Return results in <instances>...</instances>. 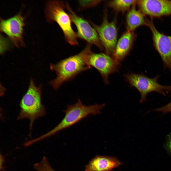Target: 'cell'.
Listing matches in <instances>:
<instances>
[{
	"instance_id": "obj_15",
	"label": "cell",
	"mask_w": 171,
	"mask_h": 171,
	"mask_svg": "<svg viewBox=\"0 0 171 171\" xmlns=\"http://www.w3.org/2000/svg\"><path fill=\"white\" fill-rule=\"evenodd\" d=\"M137 0H113L107 2L108 6L117 12L124 13L136 4Z\"/></svg>"
},
{
	"instance_id": "obj_21",
	"label": "cell",
	"mask_w": 171,
	"mask_h": 171,
	"mask_svg": "<svg viewBox=\"0 0 171 171\" xmlns=\"http://www.w3.org/2000/svg\"><path fill=\"white\" fill-rule=\"evenodd\" d=\"M4 159L3 156L0 154V170H2L3 168V164L4 161Z\"/></svg>"
},
{
	"instance_id": "obj_1",
	"label": "cell",
	"mask_w": 171,
	"mask_h": 171,
	"mask_svg": "<svg viewBox=\"0 0 171 171\" xmlns=\"http://www.w3.org/2000/svg\"><path fill=\"white\" fill-rule=\"evenodd\" d=\"M91 44H88L78 54L62 60L55 64H51L50 69L55 71L56 77L50 83L57 89L62 84L74 78L80 72L91 68L88 57L92 52Z\"/></svg>"
},
{
	"instance_id": "obj_3",
	"label": "cell",
	"mask_w": 171,
	"mask_h": 171,
	"mask_svg": "<svg viewBox=\"0 0 171 171\" xmlns=\"http://www.w3.org/2000/svg\"><path fill=\"white\" fill-rule=\"evenodd\" d=\"M19 106L20 111L17 119L29 120L28 136L31 137L34 122L38 118L44 116L46 113L45 107L41 101V86H36L32 79L27 92L20 101Z\"/></svg>"
},
{
	"instance_id": "obj_9",
	"label": "cell",
	"mask_w": 171,
	"mask_h": 171,
	"mask_svg": "<svg viewBox=\"0 0 171 171\" xmlns=\"http://www.w3.org/2000/svg\"><path fill=\"white\" fill-rule=\"evenodd\" d=\"M88 63L96 69L101 74L104 83H109L108 78L111 74L118 71L119 65L113 57L103 53H95L92 52L88 57Z\"/></svg>"
},
{
	"instance_id": "obj_7",
	"label": "cell",
	"mask_w": 171,
	"mask_h": 171,
	"mask_svg": "<svg viewBox=\"0 0 171 171\" xmlns=\"http://www.w3.org/2000/svg\"><path fill=\"white\" fill-rule=\"evenodd\" d=\"M65 6L71 21L76 27L77 37L86 41L89 44L95 45L101 50H104L98 33L94 27H91L85 19L78 16L67 2L65 4Z\"/></svg>"
},
{
	"instance_id": "obj_20",
	"label": "cell",
	"mask_w": 171,
	"mask_h": 171,
	"mask_svg": "<svg viewBox=\"0 0 171 171\" xmlns=\"http://www.w3.org/2000/svg\"><path fill=\"white\" fill-rule=\"evenodd\" d=\"M167 142L166 144V147L167 149L171 153V134H169L168 136Z\"/></svg>"
},
{
	"instance_id": "obj_14",
	"label": "cell",
	"mask_w": 171,
	"mask_h": 171,
	"mask_svg": "<svg viewBox=\"0 0 171 171\" xmlns=\"http://www.w3.org/2000/svg\"><path fill=\"white\" fill-rule=\"evenodd\" d=\"M134 4L128 11L126 17V26L127 30L134 32L139 27L146 24V19L144 14L139 10H136Z\"/></svg>"
},
{
	"instance_id": "obj_10",
	"label": "cell",
	"mask_w": 171,
	"mask_h": 171,
	"mask_svg": "<svg viewBox=\"0 0 171 171\" xmlns=\"http://www.w3.org/2000/svg\"><path fill=\"white\" fill-rule=\"evenodd\" d=\"M146 25L151 31L154 46L164 65L171 71V36L160 32L151 20L147 19Z\"/></svg>"
},
{
	"instance_id": "obj_16",
	"label": "cell",
	"mask_w": 171,
	"mask_h": 171,
	"mask_svg": "<svg viewBox=\"0 0 171 171\" xmlns=\"http://www.w3.org/2000/svg\"><path fill=\"white\" fill-rule=\"evenodd\" d=\"M34 167L37 171H56L51 166L45 156L43 157L40 162L34 164Z\"/></svg>"
},
{
	"instance_id": "obj_11",
	"label": "cell",
	"mask_w": 171,
	"mask_h": 171,
	"mask_svg": "<svg viewBox=\"0 0 171 171\" xmlns=\"http://www.w3.org/2000/svg\"><path fill=\"white\" fill-rule=\"evenodd\" d=\"M136 4L144 15L157 17L171 15V0H138Z\"/></svg>"
},
{
	"instance_id": "obj_2",
	"label": "cell",
	"mask_w": 171,
	"mask_h": 171,
	"mask_svg": "<svg viewBox=\"0 0 171 171\" xmlns=\"http://www.w3.org/2000/svg\"><path fill=\"white\" fill-rule=\"evenodd\" d=\"M104 103L88 106L83 104L78 99L75 103L69 104L64 111L65 116L55 128L47 133L37 138L39 141L55 134L69 128L89 115H95L100 114V111L105 106Z\"/></svg>"
},
{
	"instance_id": "obj_22",
	"label": "cell",
	"mask_w": 171,
	"mask_h": 171,
	"mask_svg": "<svg viewBox=\"0 0 171 171\" xmlns=\"http://www.w3.org/2000/svg\"></svg>"
},
{
	"instance_id": "obj_5",
	"label": "cell",
	"mask_w": 171,
	"mask_h": 171,
	"mask_svg": "<svg viewBox=\"0 0 171 171\" xmlns=\"http://www.w3.org/2000/svg\"><path fill=\"white\" fill-rule=\"evenodd\" d=\"M124 76L131 86L135 88L139 92L140 103L146 100L147 96L150 92H156L165 95V91H171L170 86L162 85L158 83V76L151 78L143 74L130 73L125 75Z\"/></svg>"
},
{
	"instance_id": "obj_19",
	"label": "cell",
	"mask_w": 171,
	"mask_h": 171,
	"mask_svg": "<svg viewBox=\"0 0 171 171\" xmlns=\"http://www.w3.org/2000/svg\"><path fill=\"white\" fill-rule=\"evenodd\" d=\"M152 111L162 112L165 114L171 112V102L162 107L155 109Z\"/></svg>"
},
{
	"instance_id": "obj_17",
	"label": "cell",
	"mask_w": 171,
	"mask_h": 171,
	"mask_svg": "<svg viewBox=\"0 0 171 171\" xmlns=\"http://www.w3.org/2000/svg\"><path fill=\"white\" fill-rule=\"evenodd\" d=\"M102 0H79V3L80 6L84 8L95 6L100 3Z\"/></svg>"
},
{
	"instance_id": "obj_18",
	"label": "cell",
	"mask_w": 171,
	"mask_h": 171,
	"mask_svg": "<svg viewBox=\"0 0 171 171\" xmlns=\"http://www.w3.org/2000/svg\"><path fill=\"white\" fill-rule=\"evenodd\" d=\"M10 43L9 41L3 36H0V53H3L9 48Z\"/></svg>"
},
{
	"instance_id": "obj_12",
	"label": "cell",
	"mask_w": 171,
	"mask_h": 171,
	"mask_svg": "<svg viewBox=\"0 0 171 171\" xmlns=\"http://www.w3.org/2000/svg\"><path fill=\"white\" fill-rule=\"evenodd\" d=\"M123 165L117 158L112 157L97 155L90 161L85 167V171H111Z\"/></svg>"
},
{
	"instance_id": "obj_13",
	"label": "cell",
	"mask_w": 171,
	"mask_h": 171,
	"mask_svg": "<svg viewBox=\"0 0 171 171\" xmlns=\"http://www.w3.org/2000/svg\"><path fill=\"white\" fill-rule=\"evenodd\" d=\"M135 37L134 32L127 30L117 42L112 56L119 64L129 54L132 48Z\"/></svg>"
},
{
	"instance_id": "obj_8",
	"label": "cell",
	"mask_w": 171,
	"mask_h": 171,
	"mask_svg": "<svg viewBox=\"0 0 171 171\" xmlns=\"http://www.w3.org/2000/svg\"><path fill=\"white\" fill-rule=\"evenodd\" d=\"M116 19L108 21L107 14H105L102 22L100 25L91 24L97 31L106 53L113 55L117 43V31Z\"/></svg>"
},
{
	"instance_id": "obj_4",
	"label": "cell",
	"mask_w": 171,
	"mask_h": 171,
	"mask_svg": "<svg viewBox=\"0 0 171 171\" xmlns=\"http://www.w3.org/2000/svg\"><path fill=\"white\" fill-rule=\"evenodd\" d=\"M65 4L60 0H49L47 2L45 14L49 22L55 21L63 32L66 41L70 45H78L76 33L72 27L71 21L69 14L64 10Z\"/></svg>"
},
{
	"instance_id": "obj_6",
	"label": "cell",
	"mask_w": 171,
	"mask_h": 171,
	"mask_svg": "<svg viewBox=\"0 0 171 171\" xmlns=\"http://www.w3.org/2000/svg\"><path fill=\"white\" fill-rule=\"evenodd\" d=\"M25 19L21 11L6 19L0 18V32L6 34L14 45L18 48L25 46L23 39Z\"/></svg>"
}]
</instances>
